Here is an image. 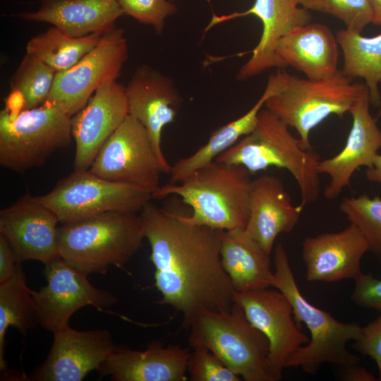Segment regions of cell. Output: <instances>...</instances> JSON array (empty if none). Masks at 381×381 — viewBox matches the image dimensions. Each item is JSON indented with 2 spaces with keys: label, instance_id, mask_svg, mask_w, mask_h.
Instances as JSON below:
<instances>
[{
  "label": "cell",
  "instance_id": "obj_1",
  "mask_svg": "<svg viewBox=\"0 0 381 381\" xmlns=\"http://www.w3.org/2000/svg\"><path fill=\"white\" fill-rule=\"evenodd\" d=\"M140 212L162 295L157 303L181 313L186 329L198 310H230L235 291L221 263L223 231L190 224L186 215L150 201Z\"/></svg>",
  "mask_w": 381,
  "mask_h": 381
},
{
  "label": "cell",
  "instance_id": "obj_2",
  "mask_svg": "<svg viewBox=\"0 0 381 381\" xmlns=\"http://www.w3.org/2000/svg\"><path fill=\"white\" fill-rule=\"evenodd\" d=\"M250 173L238 164L213 161L176 183L159 186L152 198L175 195L192 207L190 224L222 231L245 229L249 217Z\"/></svg>",
  "mask_w": 381,
  "mask_h": 381
},
{
  "label": "cell",
  "instance_id": "obj_3",
  "mask_svg": "<svg viewBox=\"0 0 381 381\" xmlns=\"http://www.w3.org/2000/svg\"><path fill=\"white\" fill-rule=\"evenodd\" d=\"M339 70L335 75L320 80L300 78L284 69L270 75L267 87L270 95L265 106L270 111L296 129L305 150H313L310 133L331 115L343 117L367 87L352 83Z\"/></svg>",
  "mask_w": 381,
  "mask_h": 381
},
{
  "label": "cell",
  "instance_id": "obj_4",
  "mask_svg": "<svg viewBox=\"0 0 381 381\" xmlns=\"http://www.w3.org/2000/svg\"><path fill=\"white\" fill-rule=\"evenodd\" d=\"M61 258L88 275L123 268L145 238L140 214L107 212L62 224L57 229Z\"/></svg>",
  "mask_w": 381,
  "mask_h": 381
},
{
  "label": "cell",
  "instance_id": "obj_5",
  "mask_svg": "<svg viewBox=\"0 0 381 381\" xmlns=\"http://www.w3.org/2000/svg\"><path fill=\"white\" fill-rule=\"evenodd\" d=\"M289 128L267 109L260 110L253 131L214 160L241 165L250 174L270 167L288 170L298 184L304 207L320 195V157L313 150H305Z\"/></svg>",
  "mask_w": 381,
  "mask_h": 381
},
{
  "label": "cell",
  "instance_id": "obj_6",
  "mask_svg": "<svg viewBox=\"0 0 381 381\" xmlns=\"http://www.w3.org/2000/svg\"><path fill=\"white\" fill-rule=\"evenodd\" d=\"M274 262L271 286L288 298L297 325L301 327L300 323H303L310 334L309 342L291 355L286 368L300 367L307 373L315 374L323 363L343 367L358 363V357L348 351L346 344L359 338L361 327L356 322H339L307 301L296 284L282 243L274 248Z\"/></svg>",
  "mask_w": 381,
  "mask_h": 381
},
{
  "label": "cell",
  "instance_id": "obj_7",
  "mask_svg": "<svg viewBox=\"0 0 381 381\" xmlns=\"http://www.w3.org/2000/svg\"><path fill=\"white\" fill-rule=\"evenodd\" d=\"M188 329L191 347L203 346L246 381H273L267 337L233 303L229 311L200 309L193 315Z\"/></svg>",
  "mask_w": 381,
  "mask_h": 381
},
{
  "label": "cell",
  "instance_id": "obj_8",
  "mask_svg": "<svg viewBox=\"0 0 381 381\" xmlns=\"http://www.w3.org/2000/svg\"><path fill=\"white\" fill-rule=\"evenodd\" d=\"M72 138L71 117L55 105L44 103L13 119L0 112V164L11 171L42 166Z\"/></svg>",
  "mask_w": 381,
  "mask_h": 381
},
{
  "label": "cell",
  "instance_id": "obj_9",
  "mask_svg": "<svg viewBox=\"0 0 381 381\" xmlns=\"http://www.w3.org/2000/svg\"><path fill=\"white\" fill-rule=\"evenodd\" d=\"M36 198L65 224L107 212L138 213L152 198L143 188L111 181L87 169L74 170Z\"/></svg>",
  "mask_w": 381,
  "mask_h": 381
},
{
  "label": "cell",
  "instance_id": "obj_10",
  "mask_svg": "<svg viewBox=\"0 0 381 381\" xmlns=\"http://www.w3.org/2000/svg\"><path fill=\"white\" fill-rule=\"evenodd\" d=\"M89 170L102 179L139 186L151 193L166 174L147 131L130 114L102 145Z\"/></svg>",
  "mask_w": 381,
  "mask_h": 381
},
{
  "label": "cell",
  "instance_id": "obj_11",
  "mask_svg": "<svg viewBox=\"0 0 381 381\" xmlns=\"http://www.w3.org/2000/svg\"><path fill=\"white\" fill-rule=\"evenodd\" d=\"M128 56L124 30L115 28L105 33L99 44L76 64L56 73L44 103L59 107L72 117L101 85L116 80Z\"/></svg>",
  "mask_w": 381,
  "mask_h": 381
},
{
  "label": "cell",
  "instance_id": "obj_12",
  "mask_svg": "<svg viewBox=\"0 0 381 381\" xmlns=\"http://www.w3.org/2000/svg\"><path fill=\"white\" fill-rule=\"evenodd\" d=\"M233 302L248 320L260 330L270 344L268 363L273 381L279 380L289 358L310 339L293 319L288 298L278 289H257L234 293Z\"/></svg>",
  "mask_w": 381,
  "mask_h": 381
},
{
  "label": "cell",
  "instance_id": "obj_13",
  "mask_svg": "<svg viewBox=\"0 0 381 381\" xmlns=\"http://www.w3.org/2000/svg\"><path fill=\"white\" fill-rule=\"evenodd\" d=\"M46 286L31 290L37 307L40 325L52 333L69 326L72 315L85 306L102 310L117 302L110 291L94 286L87 275L61 258L44 266Z\"/></svg>",
  "mask_w": 381,
  "mask_h": 381
},
{
  "label": "cell",
  "instance_id": "obj_14",
  "mask_svg": "<svg viewBox=\"0 0 381 381\" xmlns=\"http://www.w3.org/2000/svg\"><path fill=\"white\" fill-rule=\"evenodd\" d=\"M56 214L28 191L0 211V234L11 245L18 263L37 260L44 266L61 258Z\"/></svg>",
  "mask_w": 381,
  "mask_h": 381
},
{
  "label": "cell",
  "instance_id": "obj_15",
  "mask_svg": "<svg viewBox=\"0 0 381 381\" xmlns=\"http://www.w3.org/2000/svg\"><path fill=\"white\" fill-rule=\"evenodd\" d=\"M46 359L30 376L33 381H81L98 370L116 348L108 329L78 331L68 327L53 332Z\"/></svg>",
  "mask_w": 381,
  "mask_h": 381
},
{
  "label": "cell",
  "instance_id": "obj_16",
  "mask_svg": "<svg viewBox=\"0 0 381 381\" xmlns=\"http://www.w3.org/2000/svg\"><path fill=\"white\" fill-rule=\"evenodd\" d=\"M299 6L298 0H255L246 11L222 16L213 14L205 32L217 24L249 15L261 20L260 40L253 49L251 57L237 74L238 80H246L268 68H282L275 53L278 42L293 30L311 20L309 11Z\"/></svg>",
  "mask_w": 381,
  "mask_h": 381
},
{
  "label": "cell",
  "instance_id": "obj_17",
  "mask_svg": "<svg viewBox=\"0 0 381 381\" xmlns=\"http://www.w3.org/2000/svg\"><path fill=\"white\" fill-rule=\"evenodd\" d=\"M128 115L125 87L116 80L101 85L87 104L71 117L75 142L74 170L90 169L99 149Z\"/></svg>",
  "mask_w": 381,
  "mask_h": 381
},
{
  "label": "cell",
  "instance_id": "obj_18",
  "mask_svg": "<svg viewBox=\"0 0 381 381\" xmlns=\"http://www.w3.org/2000/svg\"><path fill=\"white\" fill-rule=\"evenodd\" d=\"M128 114L147 131L158 157L169 174L171 167L162 150L163 128L174 121L181 97L169 77L143 64L138 66L125 87Z\"/></svg>",
  "mask_w": 381,
  "mask_h": 381
},
{
  "label": "cell",
  "instance_id": "obj_19",
  "mask_svg": "<svg viewBox=\"0 0 381 381\" xmlns=\"http://www.w3.org/2000/svg\"><path fill=\"white\" fill-rule=\"evenodd\" d=\"M370 96L368 87L361 93L349 113L352 126L344 148L337 155L320 160V174L329 176V182L323 191L328 200L337 198L350 186L353 173L361 167H372L381 148V131L369 110Z\"/></svg>",
  "mask_w": 381,
  "mask_h": 381
},
{
  "label": "cell",
  "instance_id": "obj_20",
  "mask_svg": "<svg viewBox=\"0 0 381 381\" xmlns=\"http://www.w3.org/2000/svg\"><path fill=\"white\" fill-rule=\"evenodd\" d=\"M368 244L353 224L337 232L306 237L302 243V257L309 282H336L355 280L363 272L362 258Z\"/></svg>",
  "mask_w": 381,
  "mask_h": 381
},
{
  "label": "cell",
  "instance_id": "obj_21",
  "mask_svg": "<svg viewBox=\"0 0 381 381\" xmlns=\"http://www.w3.org/2000/svg\"><path fill=\"white\" fill-rule=\"evenodd\" d=\"M303 208L293 204L278 177L262 175L250 181L245 231L270 255L277 236L293 231Z\"/></svg>",
  "mask_w": 381,
  "mask_h": 381
},
{
  "label": "cell",
  "instance_id": "obj_22",
  "mask_svg": "<svg viewBox=\"0 0 381 381\" xmlns=\"http://www.w3.org/2000/svg\"><path fill=\"white\" fill-rule=\"evenodd\" d=\"M188 348L155 342L143 351L116 346L97 370L112 381H186Z\"/></svg>",
  "mask_w": 381,
  "mask_h": 381
},
{
  "label": "cell",
  "instance_id": "obj_23",
  "mask_svg": "<svg viewBox=\"0 0 381 381\" xmlns=\"http://www.w3.org/2000/svg\"><path fill=\"white\" fill-rule=\"evenodd\" d=\"M275 53L282 68L291 66L308 79L329 78L339 71L336 36L322 24L309 23L293 30L279 40Z\"/></svg>",
  "mask_w": 381,
  "mask_h": 381
},
{
  "label": "cell",
  "instance_id": "obj_24",
  "mask_svg": "<svg viewBox=\"0 0 381 381\" xmlns=\"http://www.w3.org/2000/svg\"><path fill=\"white\" fill-rule=\"evenodd\" d=\"M34 12L17 16L27 21L45 22L71 37L92 33L105 34L115 28V22L124 16L117 0H40Z\"/></svg>",
  "mask_w": 381,
  "mask_h": 381
},
{
  "label": "cell",
  "instance_id": "obj_25",
  "mask_svg": "<svg viewBox=\"0 0 381 381\" xmlns=\"http://www.w3.org/2000/svg\"><path fill=\"white\" fill-rule=\"evenodd\" d=\"M270 256L245 229L222 231L221 263L236 292L271 286Z\"/></svg>",
  "mask_w": 381,
  "mask_h": 381
},
{
  "label": "cell",
  "instance_id": "obj_26",
  "mask_svg": "<svg viewBox=\"0 0 381 381\" xmlns=\"http://www.w3.org/2000/svg\"><path fill=\"white\" fill-rule=\"evenodd\" d=\"M270 93V90L266 87L261 97L245 114L218 128L212 133L205 145L171 167L170 183H179L194 171L212 162L237 143L241 137L252 132L256 126L258 114Z\"/></svg>",
  "mask_w": 381,
  "mask_h": 381
},
{
  "label": "cell",
  "instance_id": "obj_27",
  "mask_svg": "<svg viewBox=\"0 0 381 381\" xmlns=\"http://www.w3.org/2000/svg\"><path fill=\"white\" fill-rule=\"evenodd\" d=\"M344 56L341 71L353 79L362 78L369 90L374 107L381 104L378 85L381 83V33L368 37L359 32L341 29L336 34Z\"/></svg>",
  "mask_w": 381,
  "mask_h": 381
},
{
  "label": "cell",
  "instance_id": "obj_28",
  "mask_svg": "<svg viewBox=\"0 0 381 381\" xmlns=\"http://www.w3.org/2000/svg\"><path fill=\"white\" fill-rule=\"evenodd\" d=\"M37 325H40L37 307L20 265L10 279L0 284V370L4 374L8 371L4 358L8 328L13 326L25 336Z\"/></svg>",
  "mask_w": 381,
  "mask_h": 381
},
{
  "label": "cell",
  "instance_id": "obj_29",
  "mask_svg": "<svg viewBox=\"0 0 381 381\" xmlns=\"http://www.w3.org/2000/svg\"><path fill=\"white\" fill-rule=\"evenodd\" d=\"M104 35L71 37L52 26L28 41L26 53L37 57L56 73L61 72L73 66L94 49Z\"/></svg>",
  "mask_w": 381,
  "mask_h": 381
},
{
  "label": "cell",
  "instance_id": "obj_30",
  "mask_svg": "<svg viewBox=\"0 0 381 381\" xmlns=\"http://www.w3.org/2000/svg\"><path fill=\"white\" fill-rule=\"evenodd\" d=\"M56 72L45 63L25 54L10 80L11 92L20 96L23 110L44 104L50 92Z\"/></svg>",
  "mask_w": 381,
  "mask_h": 381
},
{
  "label": "cell",
  "instance_id": "obj_31",
  "mask_svg": "<svg viewBox=\"0 0 381 381\" xmlns=\"http://www.w3.org/2000/svg\"><path fill=\"white\" fill-rule=\"evenodd\" d=\"M339 210L358 228L368 244V251L381 265V198L365 193L345 198Z\"/></svg>",
  "mask_w": 381,
  "mask_h": 381
},
{
  "label": "cell",
  "instance_id": "obj_32",
  "mask_svg": "<svg viewBox=\"0 0 381 381\" xmlns=\"http://www.w3.org/2000/svg\"><path fill=\"white\" fill-rule=\"evenodd\" d=\"M307 10L334 16L342 21L346 29L361 33L373 20L370 0H298Z\"/></svg>",
  "mask_w": 381,
  "mask_h": 381
},
{
  "label": "cell",
  "instance_id": "obj_33",
  "mask_svg": "<svg viewBox=\"0 0 381 381\" xmlns=\"http://www.w3.org/2000/svg\"><path fill=\"white\" fill-rule=\"evenodd\" d=\"M192 381H240L241 377L230 370L215 354L203 346L193 347L187 362Z\"/></svg>",
  "mask_w": 381,
  "mask_h": 381
},
{
  "label": "cell",
  "instance_id": "obj_34",
  "mask_svg": "<svg viewBox=\"0 0 381 381\" xmlns=\"http://www.w3.org/2000/svg\"><path fill=\"white\" fill-rule=\"evenodd\" d=\"M125 15L138 22L153 27L161 35L165 20L178 11V7L169 0H117Z\"/></svg>",
  "mask_w": 381,
  "mask_h": 381
},
{
  "label": "cell",
  "instance_id": "obj_35",
  "mask_svg": "<svg viewBox=\"0 0 381 381\" xmlns=\"http://www.w3.org/2000/svg\"><path fill=\"white\" fill-rule=\"evenodd\" d=\"M353 348L375 363L381 380V313L373 321L361 327L360 337L354 341Z\"/></svg>",
  "mask_w": 381,
  "mask_h": 381
},
{
  "label": "cell",
  "instance_id": "obj_36",
  "mask_svg": "<svg viewBox=\"0 0 381 381\" xmlns=\"http://www.w3.org/2000/svg\"><path fill=\"white\" fill-rule=\"evenodd\" d=\"M354 282L351 301L359 307L381 313V279L362 273Z\"/></svg>",
  "mask_w": 381,
  "mask_h": 381
},
{
  "label": "cell",
  "instance_id": "obj_37",
  "mask_svg": "<svg viewBox=\"0 0 381 381\" xmlns=\"http://www.w3.org/2000/svg\"><path fill=\"white\" fill-rule=\"evenodd\" d=\"M20 265L8 241L0 234V284L10 279Z\"/></svg>",
  "mask_w": 381,
  "mask_h": 381
},
{
  "label": "cell",
  "instance_id": "obj_38",
  "mask_svg": "<svg viewBox=\"0 0 381 381\" xmlns=\"http://www.w3.org/2000/svg\"><path fill=\"white\" fill-rule=\"evenodd\" d=\"M341 378L346 381H377L379 380L373 373L357 363L343 366Z\"/></svg>",
  "mask_w": 381,
  "mask_h": 381
},
{
  "label": "cell",
  "instance_id": "obj_39",
  "mask_svg": "<svg viewBox=\"0 0 381 381\" xmlns=\"http://www.w3.org/2000/svg\"><path fill=\"white\" fill-rule=\"evenodd\" d=\"M365 176L368 181L381 184V155L377 154L372 167L366 168Z\"/></svg>",
  "mask_w": 381,
  "mask_h": 381
},
{
  "label": "cell",
  "instance_id": "obj_40",
  "mask_svg": "<svg viewBox=\"0 0 381 381\" xmlns=\"http://www.w3.org/2000/svg\"><path fill=\"white\" fill-rule=\"evenodd\" d=\"M373 11V23L381 26V0H370Z\"/></svg>",
  "mask_w": 381,
  "mask_h": 381
},
{
  "label": "cell",
  "instance_id": "obj_41",
  "mask_svg": "<svg viewBox=\"0 0 381 381\" xmlns=\"http://www.w3.org/2000/svg\"><path fill=\"white\" fill-rule=\"evenodd\" d=\"M377 116H381V108H380V110H379V112H378Z\"/></svg>",
  "mask_w": 381,
  "mask_h": 381
},
{
  "label": "cell",
  "instance_id": "obj_42",
  "mask_svg": "<svg viewBox=\"0 0 381 381\" xmlns=\"http://www.w3.org/2000/svg\"><path fill=\"white\" fill-rule=\"evenodd\" d=\"M169 1H174V0H169Z\"/></svg>",
  "mask_w": 381,
  "mask_h": 381
}]
</instances>
